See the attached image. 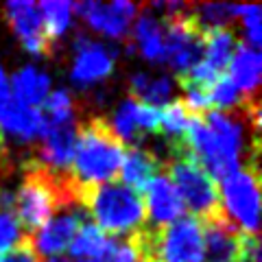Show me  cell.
I'll return each instance as SVG.
<instances>
[{
	"label": "cell",
	"instance_id": "cell-1",
	"mask_svg": "<svg viewBox=\"0 0 262 262\" xmlns=\"http://www.w3.org/2000/svg\"><path fill=\"white\" fill-rule=\"evenodd\" d=\"M125 149L127 146L114 134L110 120L103 116H90L77 127V146L70 164V177L79 186L118 182Z\"/></svg>",
	"mask_w": 262,
	"mask_h": 262
},
{
	"label": "cell",
	"instance_id": "cell-2",
	"mask_svg": "<svg viewBox=\"0 0 262 262\" xmlns=\"http://www.w3.org/2000/svg\"><path fill=\"white\" fill-rule=\"evenodd\" d=\"M168 149L170 155L166 162H162V170L184 201V208L190 210L199 223L227 219L216 182L192 158L186 138L179 142H168Z\"/></svg>",
	"mask_w": 262,
	"mask_h": 262
},
{
	"label": "cell",
	"instance_id": "cell-3",
	"mask_svg": "<svg viewBox=\"0 0 262 262\" xmlns=\"http://www.w3.org/2000/svg\"><path fill=\"white\" fill-rule=\"evenodd\" d=\"M79 206L94 219L92 223L112 238L138 232L149 219L144 196L120 182L79 186Z\"/></svg>",
	"mask_w": 262,
	"mask_h": 262
},
{
	"label": "cell",
	"instance_id": "cell-4",
	"mask_svg": "<svg viewBox=\"0 0 262 262\" xmlns=\"http://www.w3.org/2000/svg\"><path fill=\"white\" fill-rule=\"evenodd\" d=\"M227 219L241 232L258 234L260 227V166L247 164L223 179L221 196Z\"/></svg>",
	"mask_w": 262,
	"mask_h": 262
},
{
	"label": "cell",
	"instance_id": "cell-5",
	"mask_svg": "<svg viewBox=\"0 0 262 262\" xmlns=\"http://www.w3.org/2000/svg\"><path fill=\"white\" fill-rule=\"evenodd\" d=\"M3 15L7 24L20 39V44L27 48L31 55L37 57H51L55 48L48 44L42 13H39L35 3H27V0H15V3L3 5Z\"/></svg>",
	"mask_w": 262,
	"mask_h": 262
},
{
	"label": "cell",
	"instance_id": "cell-6",
	"mask_svg": "<svg viewBox=\"0 0 262 262\" xmlns=\"http://www.w3.org/2000/svg\"><path fill=\"white\" fill-rule=\"evenodd\" d=\"M140 7L125 3V0H116L112 5H101V3H77L72 5V11L79 13V18L85 24H90L94 31L103 33L107 37H129V29L134 22L136 13Z\"/></svg>",
	"mask_w": 262,
	"mask_h": 262
},
{
	"label": "cell",
	"instance_id": "cell-7",
	"mask_svg": "<svg viewBox=\"0 0 262 262\" xmlns=\"http://www.w3.org/2000/svg\"><path fill=\"white\" fill-rule=\"evenodd\" d=\"M75 53L77 55H75V61H72L70 77L77 85L81 88L92 85L96 81L107 79L114 72L116 53L92 42L83 31H79V35L75 37Z\"/></svg>",
	"mask_w": 262,
	"mask_h": 262
},
{
	"label": "cell",
	"instance_id": "cell-8",
	"mask_svg": "<svg viewBox=\"0 0 262 262\" xmlns=\"http://www.w3.org/2000/svg\"><path fill=\"white\" fill-rule=\"evenodd\" d=\"M85 221H90V216L83 208L61 210V214L53 216L33 238L37 253L39 256H61V251L70 247L72 238Z\"/></svg>",
	"mask_w": 262,
	"mask_h": 262
},
{
	"label": "cell",
	"instance_id": "cell-9",
	"mask_svg": "<svg viewBox=\"0 0 262 262\" xmlns=\"http://www.w3.org/2000/svg\"><path fill=\"white\" fill-rule=\"evenodd\" d=\"M0 136L7 140V136L18 138L20 142L37 144L44 136V118L42 112L35 107H27L20 101L9 96L5 103H0Z\"/></svg>",
	"mask_w": 262,
	"mask_h": 262
},
{
	"label": "cell",
	"instance_id": "cell-10",
	"mask_svg": "<svg viewBox=\"0 0 262 262\" xmlns=\"http://www.w3.org/2000/svg\"><path fill=\"white\" fill-rule=\"evenodd\" d=\"M142 196L146 203V214L151 216V223L155 227H166L186 216L184 201L179 199L177 190L168 182L166 175L160 173L155 179H151Z\"/></svg>",
	"mask_w": 262,
	"mask_h": 262
},
{
	"label": "cell",
	"instance_id": "cell-11",
	"mask_svg": "<svg viewBox=\"0 0 262 262\" xmlns=\"http://www.w3.org/2000/svg\"><path fill=\"white\" fill-rule=\"evenodd\" d=\"M138 20L134 33L129 35L127 51L129 53H140L146 61H164V24L158 11L151 5H144L138 9Z\"/></svg>",
	"mask_w": 262,
	"mask_h": 262
},
{
	"label": "cell",
	"instance_id": "cell-12",
	"mask_svg": "<svg viewBox=\"0 0 262 262\" xmlns=\"http://www.w3.org/2000/svg\"><path fill=\"white\" fill-rule=\"evenodd\" d=\"M203 234V262H236L238 260V234L229 219L199 223Z\"/></svg>",
	"mask_w": 262,
	"mask_h": 262
},
{
	"label": "cell",
	"instance_id": "cell-13",
	"mask_svg": "<svg viewBox=\"0 0 262 262\" xmlns=\"http://www.w3.org/2000/svg\"><path fill=\"white\" fill-rule=\"evenodd\" d=\"M162 173V160L149 149L142 146H127L125 158L120 164V184H125L131 190H136L138 194H144L146 186L151 184V179H155Z\"/></svg>",
	"mask_w": 262,
	"mask_h": 262
},
{
	"label": "cell",
	"instance_id": "cell-14",
	"mask_svg": "<svg viewBox=\"0 0 262 262\" xmlns=\"http://www.w3.org/2000/svg\"><path fill=\"white\" fill-rule=\"evenodd\" d=\"M260 70H262V59L260 51H253L247 44H243L238 39L236 53L229 63V79L234 81V85L241 90L245 96H258L260 88Z\"/></svg>",
	"mask_w": 262,
	"mask_h": 262
},
{
	"label": "cell",
	"instance_id": "cell-15",
	"mask_svg": "<svg viewBox=\"0 0 262 262\" xmlns=\"http://www.w3.org/2000/svg\"><path fill=\"white\" fill-rule=\"evenodd\" d=\"M11 88H13V98L20 101L27 107H35L44 103V98L48 96L51 90V79L44 72L35 70L33 66H27L20 72H15L11 79Z\"/></svg>",
	"mask_w": 262,
	"mask_h": 262
},
{
	"label": "cell",
	"instance_id": "cell-16",
	"mask_svg": "<svg viewBox=\"0 0 262 262\" xmlns=\"http://www.w3.org/2000/svg\"><path fill=\"white\" fill-rule=\"evenodd\" d=\"M236 46H238V39H236L232 29H214L208 31L203 35V61L214 72H223L229 68L232 63V57L236 53Z\"/></svg>",
	"mask_w": 262,
	"mask_h": 262
},
{
	"label": "cell",
	"instance_id": "cell-17",
	"mask_svg": "<svg viewBox=\"0 0 262 262\" xmlns=\"http://www.w3.org/2000/svg\"><path fill=\"white\" fill-rule=\"evenodd\" d=\"M238 13H241L238 5H221V3L190 5L192 22L203 35L214 29H232L238 22Z\"/></svg>",
	"mask_w": 262,
	"mask_h": 262
},
{
	"label": "cell",
	"instance_id": "cell-18",
	"mask_svg": "<svg viewBox=\"0 0 262 262\" xmlns=\"http://www.w3.org/2000/svg\"><path fill=\"white\" fill-rule=\"evenodd\" d=\"M170 92H173V83L168 77H151V75H134L129 79V94L134 101L158 107L168 101Z\"/></svg>",
	"mask_w": 262,
	"mask_h": 262
},
{
	"label": "cell",
	"instance_id": "cell-19",
	"mask_svg": "<svg viewBox=\"0 0 262 262\" xmlns=\"http://www.w3.org/2000/svg\"><path fill=\"white\" fill-rule=\"evenodd\" d=\"M110 243H112V236L103 234L92 221H85L70 243V256L81 260H96L107 251Z\"/></svg>",
	"mask_w": 262,
	"mask_h": 262
},
{
	"label": "cell",
	"instance_id": "cell-20",
	"mask_svg": "<svg viewBox=\"0 0 262 262\" xmlns=\"http://www.w3.org/2000/svg\"><path fill=\"white\" fill-rule=\"evenodd\" d=\"M39 13H42L44 22V33L48 44L55 48V44L63 37V33L70 27V15H72V5L70 3H57V0H46V3L37 5Z\"/></svg>",
	"mask_w": 262,
	"mask_h": 262
},
{
	"label": "cell",
	"instance_id": "cell-21",
	"mask_svg": "<svg viewBox=\"0 0 262 262\" xmlns=\"http://www.w3.org/2000/svg\"><path fill=\"white\" fill-rule=\"evenodd\" d=\"M112 129L114 134H116L122 144H134V146H140L142 142V134H140V127H138V101H134V98H127V101H122L118 105L116 114H114L112 118Z\"/></svg>",
	"mask_w": 262,
	"mask_h": 262
},
{
	"label": "cell",
	"instance_id": "cell-22",
	"mask_svg": "<svg viewBox=\"0 0 262 262\" xmlns=\"http://www.w3.org/2000/svg\"><path fill=\"white\" fill-rule=\"evenodd\" d=\"M190 118H192V112L186 107L184 98L166 103V105H164V107L160 110L162 136H166L168 142H179V140H184Z\"/></svg>",
	"mask_w": 262,
	"mask_h": 262
},
{
	"label": "cell",
	"instance_id": "cell-23",
	"mask_svg": "<svg viewBox=\"0 0 262 262\" xmlns=\"http://www.w3.org/2000/svg\"><path fill=\"white\" fill-rule=\"evenodd\" d=\"M247 98L251 96H245L227 75H221L210 90V105L214 112H234L243 107L247 103Z\"/></svg>",
	"mask_w": 262,
	"mask_h": 262
},
{
	"label": "cell",
	"instance_id": "cell-24",
	"mask_svg": "<svg viewBox=\"0 0 262 262\" xmlns=\"http://www.w3.org/2000/svg\"><path fill=\"white\" fill-rule=\"evenodd\" d=\"M260 15L262 9L258 5H249V7H241V13H238V20L243 22V31H245V42L253 51H260V44H262V27H260Z\"/></svg>",
	"mask_w": 262,
	"mask_h": 262
},
{
	"label": "cell",
	"instance_id": "cell-25",
	"mask_svg": "<svg viewBox=\"0 0 262 262\" xmlns=\"http://www.w3.org/2000/svg\"><path fill=\"white\" fill-rule=\"evenodd\" d=\"M0 262H42V256L35 249L31 234H24L11 249L0 253Z\"/></svg>",
	"mask_w": 262,
	"mask_h": 262
},
{
	"label": "cell",
	"instance_id": "cell-26",
	"mask_svg": "<svg viewBox=\"0 0 262 262\" xmlns=\"http://www.w3.org/2000/svg\"><path fill=\"white\" fill-rule=\"evenodd\" d=\"M20 241V225L13 214L0 212V253L11 249Z\"/></svg>",
	"mask_w": 262,
	"mask_h": 262
},
{
	"label": "cell",
	"instance_id": "cell-27",
	"mask_svg": "<svg viewBox=\"0 0 262 262\" xmlns=\"http://www.w3.org/2000/svg\"><path fill=\"white\" fill-rule=\"evenodd\" d=\"M236 262H262L258 234H238V260Z\"/></svg>",
	"mask_w": 262,
	"mask_h": 262
},
{
	"label": "cell",
	"instance_id": "cell-28",
	"mask_svg": "<svg viewBox=\"0 0 262 262\" xmlns=\"http://www.w3.org/2000/svg\"><path fill=\"white\" fill-rule=\"evenodd\" d=\"M11 96V90H9V81H7V75L0 66V103H5L7 98Z\"/></svg>",
	"mask_w": 262,
	"mask_h": 262
},
{
	"label": "cell",
	"instance_id": "cell-29",
	"mask_svg": "<svg viewBox=\"0 0 262 262\" xmlns=\"http://www.w3.org/2000/svg\"><path fill=\"white\" fill-rule=\"evenodd\" d=\"M46 262H70V258H66V256H51Z\"/></svg>",
	"mask_w": 262,
	"mask_h": 262
}]
</instances>
